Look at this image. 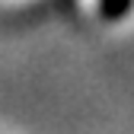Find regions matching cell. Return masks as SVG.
Wrapping results in <instances>:
<instances>
[{
	"label": "cell",
	"mask_w": 134,
	"mask_h": 134,
	"mask_svg": "<svg viewBox=\"0 0 134 134\" xmlns=\"http://www.w3.org/2000/svg\"><path fill=\"white\" fill-rule=\"evenodd\" d=\"M131 7V0H102V16H109V19H118V16H125Z\"/></svg>",
	"instance_id": "obj_1"
}]
</instances>
